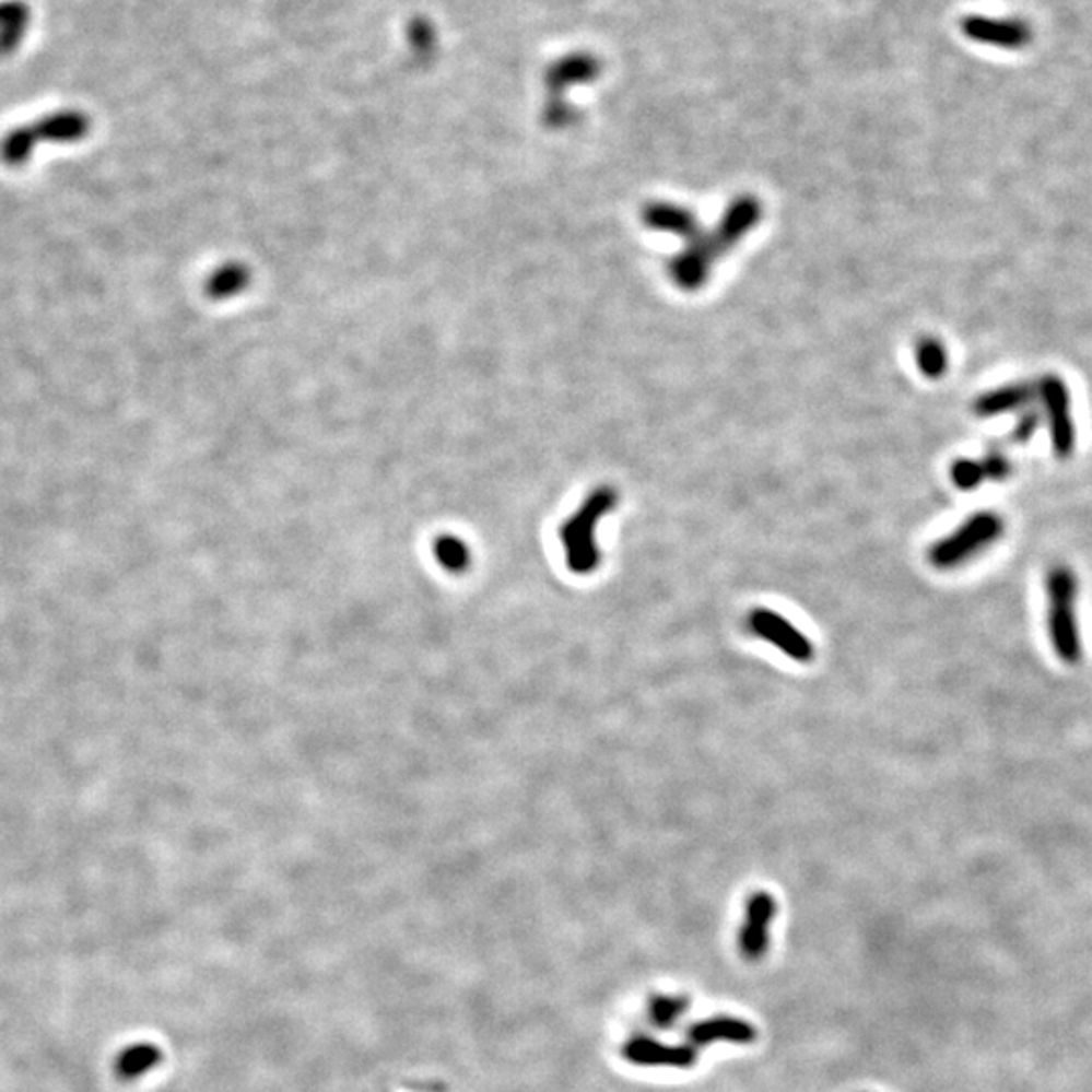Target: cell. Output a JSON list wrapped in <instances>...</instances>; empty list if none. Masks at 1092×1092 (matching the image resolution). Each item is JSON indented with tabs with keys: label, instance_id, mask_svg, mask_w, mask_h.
<instances>
[{
	"label": "cell",
	"instance_id": "6da1fadb",
	"mask_svg": "<svg viewBox=\"0 0 1092 1092\" xmlns=\"http://www.w3.org/2000/svg\"><path fill=\"white\" fill-rule=\"evenodd\" d=\"M1046 621L1056 656L1065 664L1082 660L1079 615V577L1066 565H1054L1046 573Z\"/></svg>",
	"mask_w": 1092,
	"mask_h": 1092
},
{
	"label": "cell",
	"instance_id": "7a4b0ae2",
	"mask_svg": "<svg viewBox=\"0 0 1092 1092\" xmlns=\"http://www.w3.org/2000/svg\"><path fill=\"white\" fill-rule=\"evenodd\" d=\"M603 71V63L591 51H571L554 59L544 71V87H547V106L544 121L551 128H566L577 120V109L566 102V94L575 85H587L597 80Z\"/></svg>",
	"mask_w": 1092,
	"mask_h": 1092
},
{
	"label": "cell",
	"instance_id": "3957f363",
	"mask_svg": "<svg viewBox=\"0 0 1092 1092\" xmlns=\"http://www.w3.org/2000/svg\"><path fill=\"white\" fill-rule=\"evenodd\" d=\"M618 504V494L611 488H597L579 513L561 528V539L565 547L566 565L577 575H589L601 563V553L595 542V530L599 520Z\"/></svg>",
	"mask_w": 1092,
	"mask_h": 1092
},
{
	"label": "cell",
	"instance_id": "277c9868",
	"mask_svg": "<svg viewBox=\"0 0 1092 1092\" xmlns=\"http://www.w3.org/2000/svg\"><path fill=\"white\" fill-rule=\"evenodd\" d=\"M1006 526L998 513L982 510L973 514L958 530L937 540L929 551L930 565L937 568H955L965 565L975 554L991 547L1003 535Z\"/></svg>",
	"mask_w": 1092,
	"mask_h": 1092
},
{
	"label": "cell",
	"instance_id": "5b68a950",
	"mask_svg": "<svg viewBox=\"0 0 1092 1092\" xmlns=\"http://www.w3.org/2000/svg\"><path fill=\"white\" fill-rule=\"evenodd\" d=\"M1042 403V419L1048 425L1052 451L1058 459H1068L1077 449V423L1072 415V395L1060 375H1044L1036 383Z\"/></svg>",
	"mask_w": 1092,
	"mask_h": 1092
},
{
	"label": "cell",
	"instance_id": "8992f818",
	"mask_svg": "<svg viewBox=\"0 0 1092 1092\" xmlns=\"http://www.w3.org/2000/svg\"><path fill=\"white\" fill-rule=\"evenodd\" d=\"M961 33L979 45L1018 51L1032 43V27L1022 19H1001V16H985V14H967L959 23Z\"/></svg>",
	"mask_w": 1092,
	"mask_h": 1092
},
{
	"label": "cell",
	"instance_id": "52a82bcc",
	"mask_svg": "<svg viewBox=\"0 0 1092 1092\" xmlns=\"http://www.w3.org/2000/svg\"><path fill=\"white\" fill-rule=\"evenodd\" d=\"M777 917V901L767 890H756L744 906L741 930H739V953L747 961H761L767 955L771 944V925Z\"/></svg>",
	"mask_w": 1092,
	"mask_h": 1092
},
{
	"label": "cell",
	"instance_id": "ba28073f",
	"mask_svg": "<svg viewBox=\"0 0 1092 1092\" xmlns=\"http://www.w3.org/2000/svg\"><path fill=\"white\" fill-rule=\"evenodd\" d=\"M749 627L753 630V634L763 637L768 644L779 647L783 654L789 656L791 660L806 664L813 658V644L808 635L799 632L791 621L783 618L782 613H777V611L763 609V607L751 611Z\"/></svg>",
	"mask_w": 1092,
	"mask_h": 1092
},
{
	"label": "cell",
	"instance_id": "9c48e42d",
	"mask_svg": "<svg viewBox=\"0 0 1092 1092\" xmlns=\"http://www.w3.org/2000/svg\"><path fill=\"white\" fill-rule=\"evenodd\" d=\"M718 257H723V251L718 249L713 233L702 231L698 237L688 243L686 249L680 256L672 259L670 278L678 287L694 292L706 283Z\"/></svg>",
	"mask_w": 1092,
	"mask_h": 1092
},
{
	"label": "cell",
	"instance_id": "30bf717a",
	"mask_svg": "<svg viewBox=\"0 0 1092 1092\" xmlns=\"http://www.w3.org/2000/svg\"><path fill=\"white\" fill-rule=\"evenodd\" d=\"M623 1058L647 1068H692L698 1065V1050L692 1044H661L658 1040L632 1038L623 1044Z\"/></svg>",
	"mask_w": 1092,
	"mask_h": 1092
},
{
	"label": "cell",
	"instance_id": "8fae6325",
	"mask_svg": "<svg viewBox=\"0 0 1092 1092\" xmlns=\"http://www.w3.org/2000/svg\"><path fill=\"white\" fill-rule=\"evenodd\" d=\"M1038 399V387L1032 380H1015L1010 385H1001L991 391L982 392L973 411L977 418H999L1008 413H1020Z\"/></svg>",
	"mask_w": 1092,
	"mask_h": 1092
},
{
	"label": "cell",
	"instance_id": "7c38bea8",
	"mask_svg": "<svg viewBox=\"0 0 1092 1092\" xmlns=\"http://www.w3.org/2000/svg\"><path fill=\"white\" fill-rule=\"evenodd\" d=\"M688 1044L694 1048L711 1046L715 1042L730 1044H753L759 1038L755 1025L735 1015H715L690 1025L686 1032Z\"/></svg>",
	"mask_w": 1092,
	"mask_h": 1092
},
{
	"label": "cell",
	"instance_id": "4fadbf2b",
	"mask_svg": "<svg viewBox=\"0 0 1092 1092\" xmlns=\"http://www.w3.org/2000/svg\"><path fill=\"white\" fill-rule=\"evenodd\" d=\"M761 215H763V207L751 195H744V197H739L730 202V207L725 211L720 223L713 231L716 242L720 243L725 254L730 251L749 231L755 227L756 223L761 221Z\"/></svg>",
	"mask_w": 1092,
	"mask_h": 1092
},
{
	"label": "cell",
	"instance_id": "5bb4252c",
	"mask_svg": "<svg viewBox=\"0 0 1092 1092\" xmlns=\"http://www.w3.org/2000/svg\"><path fill=\"white\" fill-rule=\"evenodd\" d=\"M642 219L649 230L666 231L674 233L676 237L692 242L702 233L698 219L692 215L684 207H678L672 202H651L647 204L642 213Z\"/></svg>",
	"mask_w": 1092,
	"mask_h": 1092
},
{
	"label": "cell",
	"instance_id": "9a60e30c",
	"mask_svg": "<svg viewBox=\"0 0 1092 1092\" xmlns=\"http://www.w3.org/2000/svg\"><path fill=\"white\" fill-rule=\"evenodd\" d=\"M35 142L37 140H54V142H73L87 134L90 121L80 111H61L51 118H45L39 126L31 128Z\"/></svg>",
	"mask_w": 1092,
	"mask_h": 1092
},
{
	"label": "cell",
	"instance_id": "2e32d148",
	"mask_svg": "<svg viewBox=\"0 0 1092 1092\" xmlns=\"http://www.w3.org/2000/svg\"><path fill=\"white\" fill-rule=\"evenodd\" d=\"M31 11L21 0L0 2V55L13 54L28 27Z\"/></svg>",
	"mask_w": 1092,
	"mask_h": 1092
},
{
	"label": "cell",
	"instance_id": "e0dca14e",
	"mask_svg": "<svg viewBox=\"0 0 1092 1092\" xmlns=\"http://www.w3.org/2000/svg\"><path fill=\"white\" fill-rule=\"evenodd\" d=\"M918 371L927 378H941L949 368V354L939 338H920L915 349Z\"/></svg>",
	"mask_w": 1092,
	"mask_h": 1092
},
{
	"label": "cell",
	"instance_id": "ac0fdd59",
	"mask_svg": "<svg viewBox=\"0 0 1092 1092\" xmlns=\"http://www.w3.org/2000/svg\"><path fill=\"white\" fill-rule=\"evenodd\" d=\"M690 1008V999L678 994H658L649 999L647 1013L649 1020L658 1028H670L674 1025Z\"/></svg>",
	"mask_w": 1092,
	"mask_h": 1092
},
{
	"label": "cell",
	"instance_id": "d6986e66",
	"mask_svg": "<svg viewBox=\"0 0 1092 1092\" xmlns=\"http://www.w3.org/2000/svg\"><path fill=\"white\" fill-rule=\"evenodd\" d=\"M435 556L442 565L451 571V573H461L466 571L468 565H470V551L468 547L461 542L459 539H454V537H442L439 540H435Z\"/></svg>",
	"mask_w": 1092,
	"mask_h": 1092
},
{
	"label": "cell",
	"instance_id": "ffe728a7",
	"mask_svg": "<svg viewBox=\"0 0 1092 1092\" xmlns=\"http://www.w3.org/2000/svg\"><path fill=\"white\" fill-rule=\"evenodd\" d=\"M951 482L958 485L959 490H975V488H979L984 482H987L982 458L955 459L953 466H951Z\"/></svg>",
	"mask_w": 1092,
	"mask_h": 1092
},
{
	"label": "cell",
	"instance_id": "44dd1931",
	"mask_svg": "<svg viewBox=\"0 0 1092 1092\" xmlns=\"http://www.w3.org/2000/svg\"><path fill=\"white\" fill-rule=\"evenodd\" d=\"M1042 421L1044 419H1042V413H1040L1038 409L1028 407L1024 411H1020L1018 423H1015V427L1011 432V439L1015 444H1028L1036 435V432H1038Z\"/></svg>",
	"mask_w": 1092,
	"mask_h": 1092
},
{
	"label": "cell",
	"instance_id": "7402d4cb",
	"mask_svg": "<svg viewBox=\"0 0 1092 1092\" xmlns=\"http://www.w3.org/2000/svg\"><path fill=\"white\" fill-rule=\"evenodd\" d=\"M154 1060H156V1052L152 1050L150 1046H142V1048L128 1052L121 1058L120 1070L126 1077H136L142 1070H146V1068L154 1065Z\"/></svg>",
	"mask_w": 1092,
	"mask_h": 1092
},
{
	"label": "cell",
	"instance_id": "603a6c76",
	"mask_svg": "<svg viewBox=\"0 0 1092 1092\" xmlns=\"http://www.w3.org/2000/svg\"><path fill=\"white\" fill-rule=\"evenodd\" d=\"M985 475H987V482H1003L1008 480L1011 473V461L1003 451L999 449H991L989 454H985L984 458Z\"/></svg>",
	"mask_w": 1092,
	"mask_h": 1092
},
{
	"label": "cell",
	"instance_id": "cb8c5ba5",
	"mask_svg": "<svg viewBox=\"0 0 1092 1092\" xmlns=\"http://www.w3.org/2000/svg\"><path fill=\"white\" fill-rule=\"evenodd\" d=\"M409 40L418 49V54L425 55L435 47V28L427 21H413L409 27Z\"/></svg>",
	"mask_w": 1092,
	"mask_h": 1092
}]
</instances>
